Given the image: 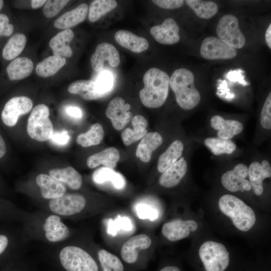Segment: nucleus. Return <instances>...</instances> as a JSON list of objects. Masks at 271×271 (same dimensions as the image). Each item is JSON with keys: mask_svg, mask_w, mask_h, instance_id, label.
<instances>
[{"mask_svg": "<svg viewBox=\"0 0 271 271\" xmlns=\"http://www.w3.org/2000/svg\"><path fill=\"white\" fill-rule=\"evenodd\" d=\"M88 12V5L81 4L60 16L55 21L54 26L57 29H69L82 23L85 19Z\"/></svg>", "mask_w": 271, "mask_h": 271, "instance_id": "nucleus-23", "label": "nucleus"}, {"mask_svg": "<svg viewBox=\"0 0 271 271\" xmlns=\"http://www.w3.org/2000/svg\"><path fill=\"white\" fill-rule=\"evenodd\" d=\"M114 39L122 47L136 53L146 51L149 46L146 39L125 30L117 31L114 34Z\"/></svg>", "mask_w": 271, "mask_h": 271, "instance_id": "nucleus-20", "label": "nucleus"}, {"mask_svg": "<svg viewBox=\"0 0 271 271\" xmlns=\"http://www.w3.org/2000/svg\"><path fill=\"white\" fill-rule=\"evenodd\" d=\"M218 82H219L218 89H220L221 95H224L225 93H226L229 98H232L233 97V95L228 92L226 81L225 80H222L219 79L218 80Z\"/></svg>", "mask_w": 271, "mask_h": 271, "instance_id": "nucleus-51", "label": "nucleus"}, {"mask_svg": "<svg viewBox=\"0 0 271 271\" xmlns=\"http://www.w3.org/2000/svg\"><path fill=\"white\" fill-rule=\"evenodd\" d=\"M44 198L53 199L65 194L66 188L63 183L44 174L39 175L36 179Z\"/></svg>", "mask_w": 271, "mask_h": 271, "instance_id": "nucleus-21", "label": "nucleus"}, {"mask_svg": "<svg viewBox=\"0 0 271 271\" xmlns=\"http://www.w3.org/2000/svg\"><path fill=\"white\" fill-rule=\"evenodd\" d=\"M247 176L248 167L243 163H238L232 170L227 171L222 175L221 182L229 191H248L251 189V187L249 181L246 179Z\"/></svg>", "mask_w": 271, "mask_h": 271, "instance_id": "nucleus-11", "label": "nucleus"}, {"mask_svg": "<svg viewBox=\"0 0 271 271\" xmlns=\"http://www.w3.org/2000/svg\"><path fill=\"white\" fill-rule=\"evenodd\" d=\"M216 33L219 39L236 49L242 48L245 44V39L239 29L238 21L233 15H225L220 19Z\"/></svg>", "mask_w": 271, "mask_h": 271, "instance_id": "nucleus-7", "label": "nucleus"}, {"mask_svg": "<svg viewBox=\"0 0 271 271\" xmlns=\"http://www.w3.org/2000/svg\"><path fill=\"white\" fill-rule=\"evenodd\" d=\"M6 153V146L5 141L0 134V159L5 155Z\"/></svg>", "mask_w": 271, "mask_h": 271, "instance_id": "nucleus-55", "label": "nucleus"}, {"mask_svg": "<svg viewBox=\"0 0 271 271\" xmlns=\"http://www.w3.org/2000/svg\"><path fill=\"white\" fill-rule=\"evenodd\" d=\"M74 36L73 32L69 29L60 32L53 37L49 42V46L54 55L64 58L71 57L73 52L69 44Z\"/></svg>", "mask_w": 271, "mask_h": 271, "instance_id": "nucleus-24", "label": "nucleus"}, {"mask_svg": "<svg viewBox=\"0 0 271 271\" xmlns=\"http://www.w3.org/2000/svg\"><path fill=\"white\" fill-rule=\"evenodd\" d=\"M3 4H4V1H2V0H0V10L3 8Z\"/></svg>", "mask_w": 271, "mask_h": 271, "instance_id": "nucleus-57", "label": "nucleus"}, {"mask_svg": "<svg viewBox=\"0 0 271 271\" xmlns=\"http://www.w3.org/2000/svg\"><path fill=\"white\" fill-rule=\"evenodd\" d=\"M187 169L186 161L184 157L180 158L162 173L159 180L160 185L165 188L177 186L185 176Z\"/></svg>", "mask_w": 271, "mask_h": 271, "instance_id": "nucleus-19", "label": "nucleus"}, {"mask_svg": "<svg viewBox=\"0 0 271 271\" xmlns=\"http://www.w3.org/2000/svg\"><path fill=\"white\" fill-rule=\"evenodd\" d=\"M105 61L113 67H117L120 63L118 51L113 45L107 42L97 45L91 57L90 65L94 71L99 72L103 69Z\"/></svg>", "mask_w": 271, "mask_h": 271, "instance_id": "nucleus-13", "label": "nucleus"}, {"mask_svg": "<svg viewBox=\"0 0 271 271\" xmlns=\"http://www.w3.org/2000/svg\"><path fill=\"white\" fill-rule=\"evenodd\" d=\"M34 68L32 61L27 57L14 59L8 65L6 70L10 80L23 79L32 73Z\"/></svg>", "mask_w": 271, "mask_h": 271, "instance_id": "nucleus-29", "label": "nucleus"}, {"mask_svg": "<svg viewBox=\"0 0 271 271\" xmlns=\"http://www.w3.org/2000/svg\"><path fill=\"white\" fill-rule=\"evenodd\" d=\"M271 24H270L267 27L265 34V40L269 49L271 48Z\"/></svg>", "mask_w": 271, "mask_h": 271, "instance_id": "nucleus-54", "label": "nucleus"}, {"mask_svg": "<svg viewBox=\"0 0 271 271\" xmlns=\"http://www.w3.org/2000/svg\"><path fill=\"white\" fill-rule=\"evenodd\" d=\"M131 123L133 129L127 127L121 132V139L125 146H129L142 139L148 132V121L143 116L134 115L131 118Z\"/></svg>", "mask_w": 271, "mask_h": 271, "instance_id": "nucleus-27", "label": "nucleus"}, {"mask_svg": "<svg viewBox=\"0 0 271 271\" xmlns=\"http://www.w3.org/2000/svg\"><path fill=\"white\" fill-rule=\"evenodd\" d=\"M120 159L119 151L114 147H109L89 156L86 161L87 166L93 169L100 165L113 169Z\"/></svg>", "mask_w": 271, "mask_h": 271, "instance_id": "nucleus-26", "label": "nucleus"}, {"mask_svg": "<svg viewBox=\"0 0 271 271\" xmlns=\"http://www.w3.org/2000/svg\"><path fill=\"white\" fill-rule=\"evenodd\" d=\"M69 2L67 0H48L44 5L43 12L47 18L54 17Z\"/></svg>", "mask_w": 271, "mask_h": 271, "instance_id": "nucleus-40", "label": "nucleus"}, {"mask_svg": "<svg viewBox=\"0 0 271 271\" xmlns=\"http://www.w3.org/2000/svg\"><path fill=\"white\" fill-rule=\"evenodd\" d=\"M184 151V144L177 140L171 143L166 150L159 158L157 169L163 173L176 162L181 157Z\"/></svg>", "mask_w": 271, "mask_h": 271, "instance_id": "nucleus-30", "label": "nucleus"}, {"mask_svg": "<svg viewBox=\"0 0 271 271\" xmlns=\"http://www.w3.org/2000/svg\"><path fill=\"white\" fill-rule=\"evenodd\" d=\"M50 176L62 183L66 184L73 190H78L82 184L81 175L73 167L53 169L49 171Z\"/></svg>", "mask_w": 271, "mask_h": 271, "instance_id": "nucleus-31", "label": "nucleus"}, {"mask_svg": "<svg viewBox=\"0 0 271 271\" xmlns=\"http://www.w3.org/2000/svg\"><path fill=\"white\" fill-rule=\"evenodd\" d=\"M49 114V109L44 104H38L34 108L28 118L27 127V132L32 139L39 142L50 140L54 131Z\"/></svg>", "mask_w": 271, "mask_h": 271, "instance_id": "nucleus-5", "label": "nucleus"}, {"mask_svg": "<svg viewBox=\"0 0 271 271\" xmlns=\"http://www.w3.org/2000/svg\"><path fill=\"white\" fill-rule=\"evenodd\" d=\"M46 2V0H32L31 1V7L33 9H37L42 7Z\"/></svg>", "mask_w": 271, "mask_h": 271, "instance_id": "nucleus-53", "label": "nucleus"}, {"mask_svg": "<svg viewBox=\"0 0 271 271\" xmlns=\"http://www.w3.org/2000/svg\"><path fill=\"white\" fill-rule=\"evenodd\" d=\"M249 182L254 193L257 196L261 195L263 192V181L271 177V167L267 160H263L261 164L253 162L248 168Z\"/></svg>", "mask_w": 271, "mask_h": 271, "instance_id": "nucleus-17", "label": "nucleus"}, {"mask_svg": "<svg viewBox=\"0 0 271 271\" xmlns=\"http://www.w3.org/2000/svg\"><path fill=\"white\" fill-rule=\"evenodd\" d=\"M151 243L150 237L145 234L133 236L122 245L120 250L121 256L125 262L134 263L138 259L139 251L148 248Z\"/></svg>", "mask_w": 271, "mask_h": 271, "instance_id": "nucleus-16", "label": "nucleus"}, {"mask_svg": "<svg viewBox=\"0 0 271 271\" xmlns=\"http://www.w3.org/2000/svg\"><path fill=\"white\" fill-rule=\"evenodd\" d=\"M260 121L261 126L266 129H271V92L268 94L261 109Z\"/></svg>", "mask_w": 271, "mask_h": 271, "instance_id": "nucleus-42", "label": "nucleus"}, {"mask_svg": "<svg viewBox=\"0 0 271 271\" xmlns=\"http://www.w3.org/2000/svg\"><path fill=\"white\" fill-rule=\"evenodd\" d=\"M130 109V104L125 103L123 98L116 97L108 103L105 115L110 119L113 127L117 130H120L132 118V113L129 111Z\"/></svg>", "mask_w": 271, "mask_h": 271, "instance_id": "nucleus-12", "label": "nucleus"}, {"mask_svg": "<svg viewBox=\"0 0 271 271\" xmlns=\"http://www.w3.org/2000/svg\"><path fill=\"white\" fill-rule=\"evenodd\" d=\"M8 244V239L4 235H0V255L5 251Z\"/></svg>", "mask_w": 271, "mask_h": 271, "instance_id": "nucleus-52", "label": "nucleus"}, {"mask_svg": "<svg viewBox=\"0 0 271 271\" xmlns=\"http://www.w3.org/2000/svg\"><path fill=\"white\" fill-rule=\"evenodd\" d=\"M33 107V101L28 97L16 96L10 99L5 105L1 113L3 123L7 126H15L21 115L29 112Z\"/></svg>", "mask_w": 271, "mask_h": 271, "instance_id": "nucleus-9", "label": "nucleus"}, {"mask_svg": "<svg viewBox=\"0 0 271 271\" xmlns=\"http://www.w3.org/2000/svg\"><path fill=\"white\" fill-rule=\"evenodd\" d=\"M210 125L213 129L218 130V138L224 140H230L243 129L241 122L234 119H225L219 115L212 117Z\"/></svg>", "mask_w": 271, "mask_h": 271, "instance_id": "nucleus-18", "label": "nucleus"}, {"mask_svg": "<svg viewBox=\"0 0 271 271\" xmlns=\"http://www.w3.org/2000/svg\"><path fill=\"white\" fill-rule=\"evenodd\" d=\"M110 181L113 186L117 189H123L125 185L123 177L117 172H114Z\"/></svg>", "mask_w": 271, "mask_h": 271, "instance_id": "nucleus-49", "label": "nucleus"}, {"mask_svg": "<svg viewBox=\"0 0 271 271\" xmlns=\"http://www.w3.org/2000/svg\"><path fill=\"white\" fill-rule=\"evenodd\" d=\"M218 205L220 211L229 217L234 225L240 231L249 230L255 223L256 216L253 209L234 195L222 196Z\"/></svg>", "mask_w": 271, "mask_h": 271, "instance_id": "nucleus-3", "label": "nucleus"}, {"mask_svg": "<svg viewBox=\"0 0 271 271\" xmlns=\"http://www.w3.org/2000/svg\"><path fill=\"white\" fill-rule=\"evenodd\" d=\"M179 27L171 18L165 19L162 24L152 27L150 33L158 43L164 45H173L180 39Z\"/></svg>", "mask_w": 271, "mask_h": 271, "instance_id": "nucleus-15", "label": "nucleus"}, {"mask_svg": "<svg viewBox=\"0 0 271 271\" xmlns=\"http://www.w3.org/2000/svg\"><path fill=\"white\" fill-rule=\"evenodd\" d=\"M199 257L206 271H225L229 262V253L222 243L204 242L199 249Z\"/></svg>", "mask_w": 271, "mask_h": 271, "instance_id": "nucleus-4", "label": "nucleus"}, {"mask_svg": "<svg viewBox=\"0 0 271 271\" xmlns=\"http://www.w3.org/2000/svg\"><path fill=\"white\" fill-rule=\"evenodd\" d=\"M169 80L168 74L161 69H148L143 76L144 87L139 92L143 104L153 108L162 106L168 97Z\"/></svg>", "mask_w": 271, "mask_h": 271, "instance_id": "nucleus-1", "label": "nucleus"}, {"mask_svg": "<svg viewBox=\"0 0 271 271\" xmlns=\"http://www.w3.org/2000/svg\"><path fill=\"white\" fill-rule=\"evenodd\" d=\"M204 143L215 155L231 154L236 149V144L231 140L210 137L205 139Z\"/></svg>", "mask_w": 271, "mask_h": 271, "instance_id": "nucleus-36", "label": "nucleus"}, {"mask_svg": "<svg viewBox=\"0 0 271 271\" xmlns=\"http://www.w3.org/2000/svg\"><path fill=\"white\" fill-rule=\"evenodd\" d=\"M136 210L141 219H149L151 221L156 220L158 217L157 210L151 206L139 204L136 206Z\"/></svg>", "mask_w": 271, "mask_h": 271, "instance_id": "nucleus-43", "label": "nucleus"}, {"mask_svg": "<svg viewBox=\"0 0 271 271\" xmlns=\"http://www.w3.org/2000/svg\"><path fill=\"white\" fill-rule=\"evenodd\" d=\"M185 2L199 18L209 19L217 12L218 7L213 2L187 0Z\"/></svg>", "mask_w": 271, "mask_h": 271, "instance_id": "nucleus-35", "label": "nucleus"}, {"mask_svg": "<svg viewBox=\"0 0 271 271\" xmlns=\"http://www.w3.org/2000/svg\"><path fill=\"white\" fill-rule=\"evenodd\" d=\"M66 59L56 55L45 58L37 64V74L42 77H48L55 74L65 64Z\"/></svg>", "mask_w": 271, "mask_h": 271, "instance_id": "nucleus-32", "label": "nucleus"}, {"mask_svg": "<svg viewBox=\"0 0 271 271\" xmlns=\"http://www.w3.org/2000/svg\"><path fill=\"white\" fill-rule=\"evenodd\" d=\"M26 36L21 33L14 35L5 46L2 55L4 58L11 60L16 58L23 51L26 44Z\"/></svg>", "mask_w": 271, "mask_h": 271, "instance_id": "nucleus-33", "label": "nucleus"}, {"mask_svg": "<svg viewBox=\"0 0 271 271\" xmlns=\"http://www.w3.org/2000/svg\"><path fill=\"white\" fill-rule=\"evenodd\" d=\"M163 142V138L158 132H147L137 147L136 156L143 162H150L152 153L162 144Z\"/></svg>", "mask_w": 271, "mask_h": 271, "instance_id": "nucleus-22", "label": "nucleus"}, {"mask_svg": "<svg viewBox=\"0 0 271 271\" xmlns=\"http://www.w3.org/2000/svg\"><path fill=\"white\" fill-rule=\"evenodd\" d=\"M104 130L99 123L93 124L86 132L79 134L76 138V143L83 147H88L100 143L104 137Z\"/></svg>", "mask_w": 271, "mask_h": 271, "instance_id": "nucleus-34", "label": "nucleus"}, {"mask_svg": "<svg viewBox=\"0 0 271 271\" xmlns=\"http://www.w3.org/2000/svg\"><path fill=\"white\" fill-rule=\"evenodd\" d=\"M201 56L207 60L229 59L237 55V50L215 37L205 38L200 47Z\"/></svg>", "mask_w": 271, "mask_h": 271, "instance_id": "nucleus-10", "label": "nucleus"}, {"mask_svg": "<svg viewBox=\"0 0 271 271\" xmlns=\"http://www.w3.org/2000/svg\"><path fill=\"white\" fill-rule=\"evenodd\" d=\"M152 2L158 7L165 9H175L182 6V0H153Z\"/></svg>", "mask_w": 271, "mask_h": 271, "instance_id": "nucleus-46", "label": "nucleus"}, {"mask_svg": "<svg viewBox=\"0 0 271 271\" xmlns=\"http://www.w3.org/2000/svg\"><path fill=\"white\" fill-rule=\"evenodd\" d=\"M70 136L66 130L53 132L50 140L52 143L58 146H64L70 140Z\"/></svg>", "mask_w": 271, "mask_h": 271, "instance_id": "nucleus-47", "label": "nucleus"}, {"mask_svg": "<svg viewBox=\"0 0 271 271\" xmlns=\"http://www.w3.org/2000/svg\"><path fill=\"white\" fill-rule=\"evenodd\" d=\"M114 0H95L92 1L89 8L88 19L91 22L98 21L102 16L110 12L117 7Z\"/></svg>", "mask_w": 271, "mask_h": 271, "instance_id": "nucleus-37", "label": "nucleus"}, {"mask_svg": "<svg viewBox=\"0 0 271 271\" xmlns=\"http://www.w3.org/2000/svg\"><path fill=\"white\" fill-rule=\"evenodd\" d=\"M68 91L71 94L79 95L86 100H96L104 95L98 91L95 82L92 80L81 79L74 81L69 85Z\"/></svg>", "mask_w": 271, "mask_h": 271, "instance_id": "nucleus-28", "label": "nucleus"}, {"mask_svg": "<svg viewBox=\"0 0 271 271\" xmlns=\"http://www.w3.org/2000/svg\"><path fill=\"white\" fill-rule=\"evenodd\" d=\"M98 255L103 271H123V264L117 256L105 249H100Z\"/></svg>", "mask_w": 271, "mask_h": 271, "instance_id": "nucleus-38", "label": "nucleus"}, {"mask_svg": "<svg viewBox=\"0 0 271 271\" xmlns=\"http://www.w3.org/2000/svg\"><path fill=\"white\" fill-rule=\"evenodd\" d=\"M198 228L197 223L193 220L175 219L164 224L162 227L163 236L171 241H176L189 236L191 232Z\"/></svg>", "mask_w": 271, "mask_h": 271, "instance_id": "nucleus-14", "label": "nucleus"}, {"mask_svg": "<svg viewBox=\"0 0 271 271\" xmlns=\"http://www.w3.org/2000/svg\"><path fill=\"white\" fill-rule=\"evenodd\" d=\"M14 31V27L9 23L8 17L4 14H0V37L10 36Z\"/></svg>", "mask_w": 271, "mask_h": 271, "instance_id": "nucleus-45", "label": "nucleus"}, {"mask_svg": "<svg viewBox=\"0 0 271 271\" xmlns=\"http://www.w3.org/2000/svg\"><path fill=\"white\" fill-rule=\"evenodd\" d=\"M66 113L68 116L73 118L80 119L82 116V110L77 106H68L66 108Z\"/></svg>", "mask_w": 271, "mask_h": 271, "instance_id": "nucleus-50", "label": "nucleus"}, {"mask_svg": "<svg viewBox=\"0 0 271 271\" xmlns=\"http://www.w3.org/2000/svg\"><path fill=\"white\" fill-rule=\"evenodd\" d=\"M59 258L67 271H98V265L92 257L83 249L68 246L60 251Z\"/></svg>", "mask_w": 271, "mask_h": 271, "instance_id": "nucleus-6", "label": "nucleus"}, {"mask_svg": "<svg viewBox=\"0 0 271 271\" xmlns=\"http://www.w3.org/2000/svg\"><path fill=\"white\" fill-rule=\"evenodd\" d=\"M132 225L131 220L127 217H118L115 220L109 219L107 223V231L108 234L115 236L120 230H131Z\"/></svg>", "mask_w": 271, "mask_h": 271, "instance_id": "nucleus-39", "label": "nucleus"}, {"mask_svg": "<svg viewBox=\"0 0 271 271\" xmlns=\"http://www.w3.org/2000/svg\"><path fill=\"white\" fill-rule=\"evenodd\" d=\"M86 200L78 194H65L51 199L49 208L53 212L63 216H70L80 212L84 208Z\"/></svg>", "mask_w": 271, "mask_h": 271, "instance_id": "nucleus-8", "label": "nucleus"}, {"mask_svg": "<svg viewBox=\"0 0 271 271\" xmlns=\"http://www.w3.org/2000/svg\"><path fill=\"white\" fill-rule=\"evenodd\" d=\"M114 171L107 167H101L96 170L93 174L92 179L98 184L111 181Z\"/></svg>", "mask_w": 271, "mask_h": 271, "instance_id": "nucleus-44", "label": "nucleus"}, {"mask_svg": "<svg viewBox=\"0 0 271 271\" xmlns=\"http://www.w3.org/2000/svg\"><path fill=\"white\" fill-rule=\"evenodd\" d=\"M46 238L51 242H57L65 240L69 234L68 227L57 215L49 216L45 220L43 226Z\"/></svg>", "mask_w": 271, "mask_h": 271, "instance_id": "nucleus-25", "label": "nucleus"}, {"mask_svg": "<svg viewBox=\"0 0 271 271\" xmlns=\"http://www.w3.org/2000/svg\"><path fill=\"white\" fill-rule=\"evenodd\" d=\"M160 271H181V270L176 266H167L163 268Z\"/></svg>", "mask_w": 271, "mask_h": 271, "instance_id": "nucleus-56", "label": "nucleus"}, {"mask_svg": "<svg viewBox=\"0 0 271 271\" xmlns=\"http://www.w3.org/2000/svg\"><path fill=\"white\" fill-rule=\"evenodd\" d=\"M243 72L240 69L231 70L225 75V77L231 82H238L243 85H246L248 83L244 80Z\"/></svg>", "mask_w": 271, "mask_h": 271, "instance_id": "nucleus-48", "label": "nucleus"}, {"mask_svg": "<svg viewBox=\"0 0 271 271\" xmlns=\"http://www.w3.org/2000/svg\"><path fill=\"white\" fill-rule=\"evenodd\" d=\"M113 81L112 75L110 72L107 71L101 72L95 81L98 91L104 95L112 88Z\"/></svg>", "mask_w": 271, "mask_h": 271, "instance_id": "nucleus-41", "label": "nucleus"}, {"mask_svg": "<svg viewBox=\"0 0 271 271\" xmlns=\"http://www.w3.org/2000/svg\"><path fill=\"white\" fill-rule=\"evenodd\" d=\"M169 85L182 109L191 110L200 102V94L194 84V74L189 70L180 68L174 71L170 78Z\"/></svg>", "mask_w": 271, "mask_h": 271, "instance_id": "nucleus-2", "label": "nucleus"}]
</instances>
